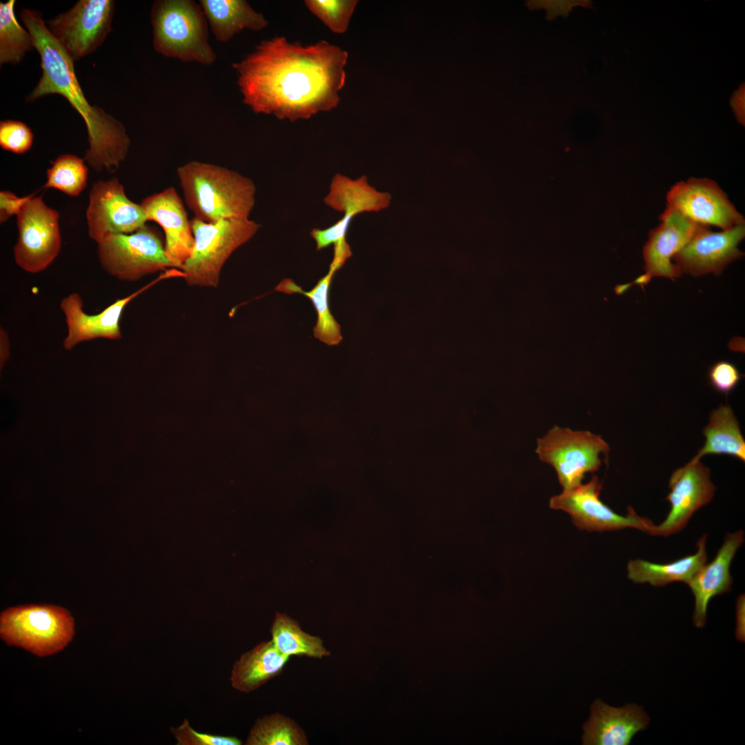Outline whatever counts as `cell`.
Instances as JSON below:
<instances>
[{
	"label": "cell",
	"instance_id": "obj_35",
	"mask_svg": "<svg viewBox=\"0 0 745 745\" xmlns=\"http://www.w3.org/2000/svg\"><path fill=\"white\" fill-rule=\"evenodd\" d=\"M353 217L350 215H344L342 219L326 228H313L310 235L315 241L317 250H321L332 244L335 245L341 240L346 239L347 231Z\"/></svg>",
	"mask_w": 745,
	"mask_h": 745
},
{
	"label": "cell",
	"instance_id": "obj_31",
	"mask_svg": "<svg viewBox=\"0 0 745 745\" xmlns=\"http://www.w3.org/2000/svg\"><path fill=\"white\" fill-rule=\"evenodd\" d=\"M358 1L356 0H306V8L332 32L344 33Z\"/></svg>",
	"mask_w": 745,
	"mask_h": 745
},
{
	"label": "cell",
	"instance_id": "obj_29",
	"mask_svg": "<svg viewBox=\"0 0 745 745\" xmlns=\"http://www.w3.org/2000/svg\"><path fill=\"white\" fill-rule=\"evenodd\" d=\"M14 0L0 3V63H19L34 48L32 37L18 23Z\"/></svg>",
	"mask_w": 745,
	"mask_h": 745
},
{
	"label": "cell",
	"instance_id": "obj_1",
	"mask_svg": "<svg viewBox=\"0 0 745 745\" xmlns=\"http://www.w3.org/2000/svg\"><path fill=\"white\" fill-rule=\"evenodd\" d=\"M348 57L324 40L302 46L275 37L232 68L244 104L256 114L295 121L337 107Z\"/></svg>",
	"mask_w": 745,
	"mask_h": 745
},
{
	"label": "cell",
	"instance_id": "obj_21",
	"mask_svg": "<svg viewBox=\"0 0 745 745\" xmlns=\"http://www.w3.org/2000/svg\"><path fill=\"white\" fill-rule=\"evenodd\" d=\"M289 659L272 640L261 642L235 662L230 678L231 686L241 693L255 691L280 675Z\"/></svg>",
	"mask_w": 745,
	"mask_h": 745
},
{
	"label": "cell",
	"instance_id": "obj_3",
	"mask_svg": "<svg viewBox=\"0 0 745 745\" xmlns=\"http://www.w3.org/2000/svg\"><path fill=\"white\" fill-rule=\"evenodd\" d=\"M188 207L195 218L207 223L247 219L255 202L250 178L218 165L192 161L177 169Z\"/></svg>",
	"mask_w": 745,
	"mask_h": 745
},
{
	"label": "cell",
	"instance_id": "obj_28",
	"mask_svg": "<svg viewBox=\"0 0 745 745\" xmlns=\"http://www.w3.org/2000/svg\"><path fill=\"white\" fill-rule=\"evenodd\" d=\"M246 745H307L308 737L298 724L280 713L256 720L246 740Z\"/></svg>",
	"mask_w": 745,
	"mask_h": 745
},
{
	"label": "cell",
	"instance_id": "obj_17",
	"mask_svg": "<svg viewBox=\"0 0 745 745\" xmlns=\"http://www.w3.org/2000/svg\"><path fill=\"white\" fill-rule=\"evenodd\" d=\"M659 219L661 223L650 231L643 248L644 275L648 281L652 277L674 280L681 276L682 270L671 260L691 239L700 224L669 205Z\"/></svg>",
	"mask_w": 745,
	"mask_h": 745
},
{
	"label": "cell",
	"instance_id": "obj_2",
	"mask_svg": "<svg viewBox=\"0 0 745 745\" xmlns=\"http://www.w3.org/2000/svg\"><path fill=\"white\" fill-rule=\"evenodd\" d=\"M20 17L40 56L42 71L26 101L31 102L50 94L66 98L86 123L89 148L84 160L96 171H116L126 159L130 146L123 124L87 100L75 73L74 60L50 33L42 14L23 8Z\"/></svg>",
	"mask_w": 745,
	"mask_h": 745
},
{
	"label": "cell",
	"instance_id": "obj_13",
	"mask_svg": "<svg viewBox=\"0 0 745 745\" xmlns=\"http://www.w3.org/2000/svg\"><path fill=\"white\" fill-rule=\"evenodd\" d=\"M179 276V272L176 269L166 270L148 284L127 297L116 300L97 314L90 315L84 312L81 296L77 292L70 293L60 304L67 326V335L63 341V348L70 350L81 342L96 339H119L121 337L120 320L126 306L158 281Z\"/></svg>",
	"mask_w": 745,
	"mask_h": 745
},
{
	"label": "cell",
	"instance_id": "obj_26",
	"mask_svg": "<svg viewBox=\"0 0 745 745\" xmlns=\"http://www.w3.org/2000/svg\"><path fill=\"white\" fill-rule=\"evenodd\" d=\"M703 433L706 441L691 460L697 461L706 455H728L745 461V441L731 408L720 405L710 415Z\"/></svg>",
	"mask_w": 745,
	"mask_h": 745
},
{
	"label": "cell",
	"instance_id": "obj_9",
	"mask_svg": "<svg viewBox=\"0 0 745 745\" xmlns=\"http://www.w3.org/2000/svg\"><path fill=\"white\" fill-rule=\"evenodd\" d=\"M59 219V212L34 195L17 214L18 239L13 254L22 270L40 272L58 256L61 247Z\"/></svg>",
	"mask_w": 745,
	"mask_h": 745
},
{
	"label": "cell",
	"instance_id": "obj_11",
	"mask_svg": "<svg viewBox=\"0 0 745 745\" xmlns=\"http://www.w3.org/2000/svg\"><path fill=\"white\" fill-rule=\"evenodd\" d=\"M602 487L594 475L588 482L552 497L550 507L568 513L579 530L602 532L633 528L648 533L653 524L651 521L637 515L632 508L626 516L615 513L600 500Z\"/></svg>",
	"mask_w": 745,
	"mask_h": 745
},
{
	"label": "cell",
	"instance_id": "obj_24",
	"mask_svg": "<svg viewBox=\"0 0 745 745\" xmlns=\"http://www.w3.org/2000/svg\"><path fill=\"white\" fill-rule=\"evenodd\" d=\"M706 536L699 538L697 550L694 555L668 564H655L646 560L631 559L627 565L628 577L634 583H648L654 586H664L673 582L687 583L706 564Z\"/></svg>",
	"mask_w": 745,
	"mask_h": 745
},
{
	"label": "cell",
	"instance_id": "obj_37",
	"mask_svg": "<svg viewBox=\"0 0 745 745\" xmlns=\"http://www.w3.org/2000/svg\"><path fill=\"white\" fill-rule=\"evenodd\" d=\"M580 2L576 1H532L529 3L530 7L545 8L548 15L553 17L567 14L573 6L580 4Z\"/></svg>",
	"mask_w": 745,
	"mask_h": 745
},
{
	"label": "cell",
	"instance_id": "obj_38",
	"mask_svg": "<svg viewBox=\"0 0 745 745\" xmlns=\"http://www.w3.org/2000/svg\"><path fill=\"white\" fill-rule=\"evenodd\" d=\"M9 338L6 330L1 328L0 330V364L1 368L5 364L9 356Z\"/></svg>",
	"mask_w": 745,
	"mask_h": 745
},
{
	"label": "cell",
	"instance_id": "obj_34",
	"mask_svg": "<svg viewBox=\"0 0 745 745\" xmlns=\"http://www.w3.org/2000/svg\"><path fill=\"white\" fill-rule=\"evenodd\" d=\"M741 378L737 367L727 361L715 363L708 372L710 384L717 391L726 395L737 386Z\"/></svg>",
	"mask_w": 745,
	"mask_h": 745
},
{
	"label": "cell",
	"instance_id": "obj_4",
	"mask_svg": "<svg viewBox=\"0 0 745 745\" xmlns=\"http://www.w3.org/2000/svg\"><path fill=\"white\" fill-rule=\"evenodd\" d=\"M150 21L152 45L161 55L182 62L213 64L216 54L209 43L208 23L193 0H156Z\"/></svg>",
	"mask_w": 745,
	"mask_h": 745
},
{
	"label": "cell",
	"instance_id": "obj_33",
	"mask_svg": "<svg viewBox=\"0 0 745 745\" xmlns=\"http://www.w3.org/2000/svg\"><path fill=\"white\" fill-rule=\"evenodd\" d=\"M170 732L177 745H241V740L235 736H226L200 733L190 726L187 719Z\"/></svg>",
	"mask_w": 745,
	"mask_h": 745
},
{
	"label": "cell",
	"instance_id": "obj_16",
	"mask_svg": "<svg viewBox=\"0 0 745 745\" xmlns=\"http://www.w3.org/2000/svg\"><path fill=\"white\" fill-rule=\"evenodd\" d=\"M745 237V223L713 232L699 224L688 243L673 257L682 270L694 276L720 275L728 264L744 255L738 245Z\"/></svg>",
	"mask_w": 745,
	"mask_h": 745
},
{
	"label": "cell",
	"instance_id": "obj_7",
	"mask_svg": "<svg viewBox=\"0 0 745 745\" xmlns=\"http://www.w3.org/2000/svg\"><path fill=\"white\" fill-rule=\"evenodd\" d=\"M608 451L600 436L557 426L537 439L535 450L541 461L555 468L564 490L580 484L586 473L597 471L602 464L600 455Z\"/></svg>",
	"mask_w": 745,
	"mask_h": 745
},
{
	"label": "cell",
	"instance_id": "obj_32",
	"mask_svg": "<svg viewBox=\"0 0 745 745\" xmlns=\"http://www.w3.org/2000/svg\"><path fill=\"white\" fill-rule=\"evenodd\" d=\"M33 134L24 123L14 120L0 122V146L7 151L23 154L30 150Z\"/></svg>",
	"mask_w": 745,
	"mask_h": 745
},
{
	"label": "cell",
	"instance_id": "obj_14",
	"mask_svg": "<svg viewBox=\"0 0 745 745\" xmlns=\"http://www.w3.org/2000/svg\"><path fill=\"white\" fill-rule=\"evenodd\" d=\"M666 200L667 205L700 224L727 230L745 223L743 215L711 179L692 177L680 181L670 188Z\"/></svg>",
	"mask_w": 745,
	"mask_h": 745
},
{
	"label": "cell",
	"instance_id": "obj_5",
	"mask_svg": "<svg viewBox=\"0 0 745 745\" xmlns=\"http://www.w3.org/2000/svg\"><path fill=\"white\" fill-rule=\"evenodd\" d=\"M74 630L70 612L57 605H19L0 614L1 639L39 657L62 650L72 641Z\"/></svg>",
	"mask_w": 745,
	"mask_h": 745
},
{
	"label": "cell",
	"instance_id": "obj_30",
	"mask_svg": "<svg viewBox=\"0 0 745 745\" xmlns=\"http://www.w3.org/2000/svg\"><path fill=\"white\" fill-rule=\"evenodd\" d=\"M46 174L44 188L57 189L68 196L77 197L86 186L88 168L83 159L65 154L52 162Z\"/></svg>",
	"mask_w": 745,
	"mask_h": 745
},
{
	"label": "cell",
	"instance_id": "obj_36",
	"mask_svg": "<svg viewBox=\"0 0 745 745\" xmlns=\"http://www.w3.org/2000/svg\"><path fill=\"white\" fill-rule=\"evenodd\" d=\"M33 196L19 197L8 190L0 192V222L4 223L19 212L23 205Z\"/></svg>",
	"mask_w": 745,
	"mask_h": 745
},
{
	"label": "cell",
	"instance_id": "obj_25",
	"mask_svg": "<svg viewBox=\"0 0 745 745\" xmlns=\"http://www.w3.org/2000/svg\"><path fill=\"white\" fill-rule=\"evenodd\" d=\"M343 266L341 263L332 259L328 273L309 291L303 290L290 279H284L275 288L277 291L286 294L299 293L310 299L317 315L313 330L314 337L328 346L337 345L342 340L341 326L330 310L328 291L335 273Z\"/></svg>",
	"mask_w": 745,
	"mask_h": 745
},
{
	"label": "cell",
	"instance_id": "obj_12",
	"mask_svg": "<svg viewBox=\"0 0 745 745\" xmlns=\"http://www.w3.org/2000/svg\"><path fill=\"white\" fill-rule=\"evenodd\" d=\"M86 215L89 236L97 244L112 235L132 233L148 221L141 204L128 199L117 178L92 185Z\"/></svg>",
	"mask_w": 745,
	"mask_h": 745
},
{
	"label": "cell",
	"instance_id": "obj_27",
	"mask_svg": "<svg viewBox=\"0 0 745 745\" xmlns=\"http://www.w3.org/2000/svg\"><path fill=\"white\" fill-rule=\"evenodd\" d=\"M270 631L277 648L288 657L322 659L330 655L319 637L304 631L298 622L285 613H276Z\"/></svg>",
	"mask_w": 745,
	"mask_h": 745
},
{
	"label": "cell",
	"instance_id": "obj_22",
	"mask_svg": "<svg viewBox=\"0 0 745 745\" xmlns=\"http://www.w3.org/2000/svg\"><path fill=\"white\" fill-rule=\"evenodd\" d=\"M208 26L217 41L226 43L244 30L260 31L268 24L245 0H200Z\"/></svg>",
	"mask_w": 745,
	"mask_h": 745
},
{
	"label": "cell",
	"instance_id": "obj_23",
	"mask_svg": "<svg viewBox=\"0 0 745 745\" xmlns=\"http://www.w3.org/2000/svg\"><path fill=\"white\" fill-rule=\"evenodd\" d=\"M391 196L370 186L366 176L352 179L336 174L332 177L324 203L332 209L353 217L364 212H377L388 208Z\"/></svg>",
	"mask_w": 745,
	"mask_h": 745
},
{
	"label": "cell",
	"instance_id": "obj_8",
	"mask_svg": "<svg viewBox=\"0 0 745 745\" xmlns=\"http://www.w3.org/2000/svg\"><path fill=\"white\" fill-rule=\"evenodd\" d=\"M97 244L101 266L121 280L134 281L175 268L166 255L160 233L147 225L132 233L110 235Z\"/></svg>",
	"mask_w": 745,
	"mask_h": 745
},
{
	"label": "cell",
	"instance_id": "obj_6",
	"mask_svg": "<svg viewBox=\"0 0 745 745\" xmlns=\"http://www.w3.org/2000/svg\"><path fill=\"white\" fill-rule=\"evenodd\" d=\"M190 223L194 247L181 271L188 284L204 287L218 286L226 261L260 228L249 219L207 223L194 217Z\"/></svg>",
	"mask_w": 745,
	"mask_h": 745
},
{
	"label": "cell",
	"instance_id": "obj_20",
	"mask_svg": "<svg viewBox=\"0 0 745 745\" xmlns=\"http://www.w3.org/2000/svg\"><path fill=\"white\" fill-rule=\"evenodd\" d=\"M744 541L743 530L728 533L724 543L711 562L704 564L686 583L695 596L693 619L695 626H705L706 611L711 599L731 591L733 578L730 565L739 547Z\"/></svg>",
	"mask_w": 745,
	"mask_h": 745
},
{
	"label": "cell",
	"instance_id": "obj_15",
	"mask_svg": "<svg viewBox=\"0 0 745 745\" xmlns=\"http://www.w3.org/2000/svg\"><path fill=\"white\" fill-rule=\"evenodd\" d=\"M666 499L670 510L659 525L653 524L648 533L667 537L683 529L693 513L712 499L715 487L710 479V470L700 460L690 461L675 470L669 480Z\"/></svg>",
	"mask_w": 745,
	"mask_h": 745
},
{
	"label": "cell",
	"instance_id": "obj_10",
	"mask_svg": "<svg viewBox=\"0 0 745 745\" xmlns=\"http://www.w3.org/2000/svg\"><path fill=\"white\" fill-rule=\"evenodd\" d=\"M112 0H80L67 12L46 21L54 37L74 61L95 52L111 31Z\"/></svg>",
	"mask_w": 745,
	"mask_h": 745
},
{
	"label": "cell",
	"instance_id": "obj_18",
	"mask_svg": "<svg viewBox=\"0 0 745 745\" xmlns=\"http://www.w3.org/2000/svg\"><path fill=\"white\" fill-rule=\"evenodd\" d=\"M148 218L161 226L165 250L175 268L181 270L194 247V237L183 202L174 187L146 197L141 202Z\"/></svg>",
	"mask_w": 745,
	"mask_h": 745
},
{
	"label": "cell",
	"instance_id": "obj_19",
	"mask_svg": "<svg viewBox=\"0 0 745 745\" xmlns=\"http://www.w3.org/2000/svg\"><path fill=\"white\" fill-rule=\"evenodd\" d=\"M649 722L646 713L637 704L616 708L597 699L592 704L590 717L583 725L582 744L628 745Z\"/></svg>",
	"mask_w": 745,
	"mask_h": 745
}]
</instances>
